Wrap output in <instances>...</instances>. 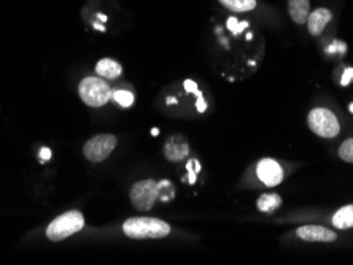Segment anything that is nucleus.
Here are the masks:
<instances>
[{
    "label": "nucleus",
    "mask_w": 353,
    "mask_h": 265,
    "mask_svg": "<svg viewBox=\"0 0 353 265\" xmlns=\"http://www.w3.org/2000/svg\"><path fill=\"white\" fill-rule=\"evenodd\" d=\"M123 232L129 238H164L169 235L170 226L165 221L157 220V218H129L124 221Z\"/></svg>",
    "instance_id": "1"
},
{
    "label": "nucleus",
    "mask_w": 353,
    "mask_h": 265,
    "mask_svg": "<svg viewBox=\"0 0 353 265\" xmlns=\"http://www.w3.org/2000/svg\"><path fill=\"white\" fill-rule=\"evenodd\" d=\"M79 92L81 100L90 107H102L110 100L113 92L110 89V86L107 85L102 78L99 76H88L80 83L79 86Z\"/></svg>",
    "instance_id": "2"
},
{
    "label": "nucleus",
    "mask_w": 353,
    "mask_h": 265,
    "mask_svg": "<svg viewBox=\"0 0 353 265\" xmlns=\"http://www.w3.org/2000/svg\"><path fill=\"white\" fill-rule=\"evenodd\" d=\"M83 226H85V218H83L80 211H67L51 222L48 229H46V235H48L50 240L61 242L80 232Z\"/></svg>",
    "instance_id": "3"
},
{
    "label": "nucleus",
    "mask_w": 353,
    "mask_h": 265,
    "mask_svg": "<svg viewBox=\"0 0 353 265\" xmlns=\"http://www.w3.org/2000/svg\"><path fill=\"white\" fill-rule=\"evenodd\" d=\"M307 124L315 135L323 138H334L341 132V124L336 114L328 108H314L307 116Z\"/></svg>",
    "instance_id": "4"
},
{
    "label": "nucleus",
    "mask_w": 353,
    "mask_h": 265,
    "mask_svg": "<svg viewBox=\"0 0 353 265\" xmlns=\"http://www.w3.org/2000/svg\"><path fill=\"white\" fill-rule=\"evenodd\" d=\"M159 189L161 184L153 180H143L134 184L131 189V202L134 209L140 211L152 210V206L157 204L159 197Z\"/></svg>",
    "instance_id": "5"
},
{
    "label": "nucleus",
    "mask_w": 353,
    "mask_h": 265,
    "mask_svg": "<svg viewBox=\"0 0 353 265\" xmlns=\"http://www.w3.org/2000/svg\"><path fill=\"white\" fill-rule=\"evenodd\" d=\"M117 147V137L112 134H101L88 140L83 153H85L86 159L91 162H101L105 160L108 156L113 153V149Z\"/></svg>",
    "instance_id": "6"
},
{
    "label": "nucleus",
    "mask_w": 353,
    "mask_h": 265,
    "mask_svg": "<svg viewBox=\"0 0 353 265\" xmlns=\"http://www.w3.org/2000/svg\"><path fill=\"white\" fill-rule=\"evenodd\" d=\"M256 175L266 186H279L283 180V169L277 160L261 159L256 165Z\"/></svg>",
    "instance_id": "7"
},
{
    "label": "nucleus",
    "mask_w": 353,
    "mask_h": 265,
    "mask_svg": "<svg viewBox=\"0 0 353 265\" xmlns=\"http://www.w3.org/2000/svg\"><path fill=\"white\" fill-rule=\"evenodd\" d=\"M301 240L304 242H320V243H331L334 242L337 235L323 226H303L296 231Z\"/></svg>",
    "instance_id": "8"
},
{
    "label": "nucleus",
    "mask_w": 353,
    "mask_h": 265,
    "mask_svg": "<svg viewBox=\"0 0 353 265\" xmlns=\"http://www.w3.org/2000/svg\"><path fill=\"white\" fill-rule=\"evenodd\" d=\"M331 19H333V13H331L328 8H316L315 12L310 13L307 18L309 32L316 37V35H320L321 32H323L325 28L330 24Z\"/></svg>",
    "instance_id": "9"
},
{
    "label": "nucleus",
    "mask_w": 353,
    "mask_h": 265,
    "mask_svg": "<svg viewBox=\"0 0 353 265\" xmlns=\"http://www.w3.org/2000/svg\"><path fill=\"white\" fill-rule=\"evenodd\" d=\"M288 12L296 24L307 23L310 14V0H288Z\"/></svg>",
    "instance_id": "10"
},
{
    "label": "nucleus",
    "mask_w": 353,
    "mask_h": 265,
    "mask_svg": "<svg viewBox=\"0 0 353 265\" xmlns=\"http://www.w3.org/2000/svg\"><path fill=\"white\" fill-rule=\"evenodd\" d=\"M188 145L185 142H181L180 138H174L165 145V158L169 160H174V162H179V160L185 159L188 156Z\"/></svg>",
    "instance_id": "11"
},
{
    "label": "nucleus",
    "mask_w": 353,
    "mask_h": 265,
    "mask_svg": "<svg viewBox=\"0 0 353 265\" xmlns=\"http://www.w3.org/2000/svg\"><path fill=\"white\" fill-rule=\"evenodd\" d=\"M96 72L99 74V76L108 78V80H113V78H118L119 75H121L123 69H121V65H119L117 61L108 59V57H105V59H101V61L97 62Z\"/></svg>",
    "instance_id": "12"
},
{
    "label": "nucleus",
    "mask_w": 353,
    "mask_h": 265,
    "mask_svg": "<svg viewBox=\"0 0 353 265\" xmlns=\"http://www.w3.org/2000/svg\"><path fill=\"white\" fill-rule=\"evenodd\" d=\"M333 226L336 229L353 227V205H345L337 210L333 216Z\"/></svg>",
    "instance_id": "13"
},
{
    "label": "nucleus",
    "mask_w": 353,
    "mask_h": 265,
    "mask_svg": "<svg viewBox=\"0 0 353 265\" xmlns=\"http://www.w3.org/2000/svg\"><path fill=\"white\" fill-rule=\"evenodd\" d=\"M258 209L263 213H272L282 205V197L277 194H264L258 199Z\"/></svg>",
    "instance_id": "14"
},
{
    "label": "nucleus",
    "mask_w": 353,
    "mask_h": 265,
    "mask_svg": "<svg viewBox=\"0 0 353 265\" xmlns=\"http://www.w3.org/2000/svg\"><path fill=\"white\" fill-rule=\"evenodd\" d=\"M220 3L236 13H245L256 8V0H220Z\"/></svg>",
    "instance_id": "15"
},
{
    "label": "nucleus",
    "mask_w": 353,
    "mask_h": 265,
    "mask_svg": "<svg viewBox=\"0 0 353 265\" xmlns=\"http://www.w3.org/2000/svg\"><path fill=\"white\" fill-rule=\"evenodd\" d=\"M112 98L113 100H115L118 105H121L123 108H128V107H131L132 103H134V94L131 91H126V89H118V91H115L113 92V96H112Z\"/></svg>",
    "instance_id": "16"
},
{
    "label": "nucleus",
    "mask_w": 353,
    "mask_h": 265,
    "mask_svg": "<svg viewBox=\"0 0 353 265\" xmlns=\"http://www.w3.org/2000/svg\"><path fill=\"white\" fill-rule=\"evenodd\" d=\"M339 158L345 162L353 164V138L345 140L339 147Z\"/></svg>",
    "instance_id": "17"
},
{
    "label": "nucleus",
    "mask_w": 353,
    "mask_h": 265,
    "mask_svg": "<svg viewBox=\"0 0 353 265\" xmlns=\"http://www.w3.org/2000/svg\"><path fill=\"white\" fill-rule=\"evenodd\" d=\"M352 78H353V69H347V70H345V74H344V76H342V80H341L342 86H347V85H349V81L352 80Z\"/></svg>",
    "instance_id": "18"
},
{
    "label": "nucleus",
    "mask_w": 353,
    "mask_h": 265,
    "mask_svg": "<svg viewBox=\"0 0 353 265\" xmlns=\"http://www.w3.org/2000/svg\"><path fill=\"white\" fill-rule=\"evenodd\" d=\"M50 158H51V151H50V148H41V151H40V159H41V162H46V160H50Z\"/></svg>",
    "instance_id": "19"
},
{
    "label": "nucleus",
    "mask_w": 353,
    "mask_h": 265,
    "mask_svg": "<svg viewBox=\"0 0 353 265\" xmlns=\"http://www.w3.org/2000/svg\"><path fill=\"white\" fill-rule=\"evenodd\" d=\"M196 94H197V110L204 112V110H205V102H204V98H202V96L199 94V92H196Z\"/></svg>",
    "instance_id": "20"
},
{
    "label": "nucleus",
    "mask_w": 353,
    "mask_h": 265,
    "mask_svg": "<svg viewBox=\"0 0 353 265\" xmlns=\"http://www.w3.org/2000/svg\"><path fill=\"white\" fill-rule=\"evenodd\" d=\"M185 89L190 91V92H197V86L194 81H185Z\"/></svg>",
    "instance_id": "21"
},
{
    "label": "nucleus",
    "mask_w": 353,
    "mask_h": 265,
    "mask_svg": "<svg viewBox=\"0 0 353 265\" xmlns=\"http://www.w3.org/2000/svg\"><path fill=\"white\" fill-rule=\"evenodd\" d=\"M175 102H176V100H175V98H172V97L168 98V103H175Z\"/></svg>",
    "instance_id": "22"
},
{
    "label": "nucleus",
    "mask_w": 353,
    "mask_h": 265,
    "mask_svg": "<svg viewBox=\"0 0 353 265\" xmlns=\"http://www.w3.org/2000/svg\"><path fill=\"white\" fill-rule=\"evenodd\" d=\"M350 112L353 113V103H352V105H350Z\"/></svg>",
    "instance_id": "23"
}]
</instances>
